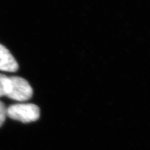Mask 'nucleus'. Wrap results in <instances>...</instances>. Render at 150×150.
Wrapping results in <instances>:
<instances>
[{"mask_svg": "<svg viewBox=\"0 0 150 150\" xmlns=\"http://www.w3.org/2000/svg\"><path fill=\"white\" fill-rule=\"evenodd\" d=\"M6 115L11 119L23 123L38 120L40 117V108L33 104H16L6 108Z\"/></svg>", "mask_w": 150, "mask_h": 150, "instance_id": "obj_1", "label": "nucleus"}, {"mask_svg": "<svg viewBox=\"0 0 150 150\" xmlns=\"http://www.w3.org/2000/svg\"><path fill=\"white\" fill-rule=\"evenodd\" d=\"M33 96V89L29 82L20 76L9 77L8 89L6 97L13 100L25 102Z\"/></svg>", "mask_w": 150, "mask_h": 150, "instance_id": "obj_2", "label": "nucleus"}, {"mask_svg": "<svg viewBox=\"0 0 150 150\" xmlns=\"http://www.w3.org/2000/svg\"><path fill=\"white\" fill-rule=\"evenodd\" d=\"M6 107L3 102H0V127L2 126L6 117Z\"/></svg>", "mask_w": 150, "mask_h": 150, "instance_id": "obj_5", "label": "nucleus"}, {"mask_svg": "<svg viewBox=\"0 0 150 150\" xmlns=\"http://www.w3.org/2000/svg\"><path fill=\"white\" fill-rule=\"evenodd\" d=\"M18 68L19 65L13 56L6 47L0 44V70L15 72Z\"/></svg>", "mask_w": 150, "mask_h": 150, "instance_id": "obj_3", "label": "nucleus"}, {"mask_svg": "<svg viewBox=\"0 0 150 150\" xmlns=\"http://www.w3.org/2000/svg\"><path fill=\"white\" fill-rule=\"evenodd\" d=\"M8 84L9 77L3 74H0V97L6 96Z\"/></svg>", "mask_w": 150, "mask_h": 150, "instance_id": "obj_4", "label": "nucleus"}]
</instances>
